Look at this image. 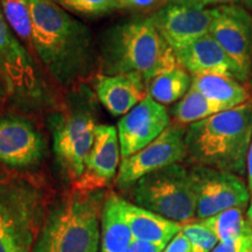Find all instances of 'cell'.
<instances>
[{
    "label": "cell",
    "mask_w": 252,
    "mask_h": 252,
    "mask_svg": "<svg viewBox=\"0 0 252 252\" xmlns=\"http://www.w3.org/2000/svg\"><path fill=\"white\" fill-rule=\"evenodd\" d=\"M34 54L56 83L76 88L94 76L99 53L90 28L52 0H26Z\"/></svg>",
    "instance_id": "cell-1"
},
{
    "label": "cell",
    "mask_w": 252,
    "mask_h": 252,
    "mask_svg": "<svg viewBox=\"0 0 252 252\" xmlns=\"http://www.w3.org/2000/svg\"><path fill=\"white\" fill-rule=\"evenodd\" d=\"M98 53L100 74L137 72L146 83L179 65L175 52L150 18L122 21L106 28L100 36Z\"/></svg>",
    "instance_id": "cell-2"
},
{
    "label": "cell",
    "mask_w": 252,
    "mask_h": 252,
    "mask_svg": "<svg viewBox=\"0 0 252 252\" xmlns=\"http://www.w3.org/2000/svg\"><path fill=\"white\" fill-rule=\"evenodd\" d=\"M252 140V102L242 104L190 124L186 131L187 159L204 166L243 175Z\"/></svg>",
    "instance_id": "cell-3"
},
{
    "label": "cell",
    "mask_w": 252,
    "mask_h": 252,
    "mask_svg": "<svg viewBox=\"0 0 252 252\" xmlns=\"http://www.w3.org/2000/svg\"><path fill=\"white\" fill-rule=\"evenodd\" d=\"M103 189H75L47 216L33 252H98Z\"/></svg>",
    "instance_id": "cell-4"
},
{
    "label": "cell",
    "mask_w": 252,
    "mask_h": 252,
    "mask_svg": "<svg viewBox=\"0 0 252 252\" xmlns=\"http://www.w3.org/2000/svg\"><path fill=\"white\" fill-rule=\"evenodd\" d=\"M96 94L87 84L74 88L62 106L47 116L53 150L64 174L76 185L86 169L96 127Z\"/></svg>",
    "instance_id": "cell-5"
},
{
    "label": "cell",
    "mask_w": 252,
    "mask_h": 252,
    "mask_svg": "<svg viewBox=\"0 0 252 252\" xmlns=\"http://www.w3.org/2000/svg\"><path fill=\"white\" fill-rule=\"evenodd\" d=\"M0 75L9 102L27 113L42 112L55 105V96L34 62V56L6 23L0 5Z\"/></svg>",
    "instance_id": "cell-6"
},
{
    "label": "cell",
    "mask_w": 252,
    "mask_h": 252,
    "mask_svg": "<svg viewBox=\"0 0 252 252\" xmlns=\"http://www.w3.org/2000/svg\"><path fill=\"white\" fill-rule=\"evenodd\" d=\"M45 210V194L33 182L0 174V252L33 250Z\"/></svg>",
    "instance_id": "cell-7"
},
{
    "label": "cell",
    "mask_w": 252,
    "mask_h": 252,
    "mask_svg": "<svg viewBox=\"0 0 252 252\" xmlns=\"http://www.w3.org/2000/svg\"><path fill=\"white\" fill-rule=\"evenodd\" d=\"M137 206L186 224L196 219V200L189 169L181 163L167 166L131 186Z\"/></svg>",
    "instance_id": "cell-8"
},
{
    "label": "cell",
    "mask_w": 252,
    "mask_h": 252,
    "mask_svg": "<svg viewBox=\"0 0 252 252\" xmlns=\"http://www.w3.org/2000/svg\"><path fill=\"white\" fill-rule=\"evenodd\" d=\"M196 200V219L206 220L230 208H245L250 191L241 176L204 166L189 169Z\"/></svg>",
    "instance_id": "cell-9"
},
{
    "label": "cell",
    "mask_w": 252,
    "mask_h": 252,
    "mask_svg": "<svg viewBox=\"0 0 252 252\" xmlns=\"http://www.w3.org/2000/svg\"><path fill=\"white\" fill-rule=\"evenodd\" d=\"M186 131V126L171 124L146 147L123 159L116 176L117 186L131 187L143 176L187 159Z\"/></svg>",
    "instance_id": "cell-10"
},
{
    "label": "cell",
    "mask_w": 252,
    "mask_h": 252,
    "mask_svg": "<svg viewBox=\"0 0 252 252\" xmlns=\"http://www.w3.org/2000/svg\"><path fill=\"white\" fill-rule=\"evenodd\" d=\"M209 34L219 43L249 82L252 68V17L242 6L224 5L214 7Z\"/></svg>",
    "instance_id": "cell-11"
},
{
    "label": "cell",
    "mask_w": 252,
    "mask_h": 252,
    "mask_svg": "<svg viewBox=\"0 0 252 252\" xmlns=\"http://www.w3.org/2000/svg\"><path fill=\"white\" fill-rule=\"evenodd\" d=\"M46 140L40 128L25 116L0 113V165L24 169L42 161Z\"/></svg>",
    "instance_id": "cell-12"
},
{
    "label": "cell",
    "mask_w": 252,
    "mask_h": 252,
    "mask_svg": "<svg viewBox=\"0 0 252 252\" xmlns=\"http://www.w3.org/2000/svg\"><path fill=\"white\" fill-rule=\"evenodd\" d=\"M149 18L163 40L174 52H179L209 34L214 8L200 9L166 2Z\"/></svg>",
    "instance_id": "cell-13"
},
{
    "label": "cell",
    "mask_w": 252,
    "mask_h": 252,
    "mask_svg": "<svg viewBox=\"0 0 252 252\" xmlns=\"http://www.w3.org/2000/svg\"><path fill=\"white\" fill-rule=\"evenodd\" d=\"M169 125L171 117L167 109L147 96L118 122L117 131L123 159L146 147Z\"/></svg>",
    "instance_id": "cell-14"
},
{
    "label": "cell",
    "mask_w": 252,
    "mask_h": 252,
    "mask_svg": "<svg viewBox=\"0 0 252 252\" xmlns=\"http://www.w3.org/2000/svg\"><path fill=\"white\" fill-rule=\"evenodd\" d=\"M121 157L117 128L112 125H96L94 145L87 159L86 169L74 188L94 190L108 186L117 176Z\"/></svg>",
    "instance_id": "cell-15"
},
{
    "label": "cell",
    "mask_w": 252,
    "mask_h": 252,
    "mask_svg": "<svg viewBox=\"0 0 252 252\" xmlns=\"http://www.w3.org/2000/svg\"><path fill=\"white\" fill-rule=\"evenodd\" d=\"M91 82L97 100L115 117H123L149 96L146 81L137 72L118 75L99 72Z\"/></svg>",
    "instance_id": "cell-16"
},
{
    "label": "cell",
    "mask_w": 252,
    "mask_h": 252,
    "mask_svg": "<svg viewBox=\"0 0 252 252\" xmlns=\"http://www.w3.org/2000/svg\"><path fill=\"white\" fill-rule=\"evenodd\" d=\"M179 65L191 76L195 75H220L235 78L244 83L235 63L220 48L216 40L207 34L186 48L175 52Z\"/></svg>",
    "instance_id": "cell-17"
},
{
    "label": "cell",
    "mask_w": 252,
    "mask_h": 252,
    "mask_svg": "<svg viewBox=\"0 0 252 252\" xmlns=\"http://www.w3.org/2000/svg\"><path fill=\"white\" fill-rule=\"evenodd\" d=\"M121 207L134 241L167 245L182 230L180 223L144 209L122 197Z\"/></svg>",
    "instance_id": "cell-18"
},
{
    "label": "cell",
    "mask_w": 252,
    "mask_h": 252,
    "mask_svg": "<svg viewBox=\"0 0 252 252\" xmlns=\"http://www.w3.org/2000/svg\"><path fill=\"white\" fill-rule=\"evenodd\" d=\"M133 241L123 214L121 196L110 191L105 195L100 217V252H124Z\"/></svg>",
    "instance_id": "cell-19"
},
{
    "label": "cell",
    "mask_w": 252,
    "mask_h": 252,
    "mask_svg": "<svg viewBox=\"0 0 252 252\" xmlns=\"http://www.w3.org/2000/svg\"><path fill=\"white\" fill-rule=\"evenodd\" d=\"M191 88L209 99L223 104L228 110L251 99V87L228 76L195 75L191 76Z\"/></svg>",
    "instance_id": "cell-20"
},
{
    "label": "cell",
    "mask_w": 252,
    "mask_h": 252,
    "mask_svg": "<svg viewBox=\"0 0 252 252\" xmlns=\"http://www.w3.org/2000/svg\"><path fill=\"white\" fill-rule=\"evenodd\" d=\"M191 75L181 67L163 71L147 83V93L156 102L167 105L178 103L190 90Z\"/></svg>",
    "instance_id": "cell-21"
},
{
    "label": "cell",
    "mask_w": 252,
    "mask_h": 252,
    "mask_svg": "<svg viewBox=\"0 0 252 252\" xmlns=\"http://www.w3.org/2000/svg\"><path fill=\"white\" fill-rule=\"evenodd\" d=\"M225 110L228 109L223 104L209 99L190 87L184 98L173 106L171 113L174 124L189 126Z\"/></svg>",
    "instance_id": "cell-22"
},
{
    "label": "cell",
    "mask_w": 252,
    "mask_h": 252,
    "mask_svg": "<svg viewBox=\"0 0 252 252\" xmlns=\"http://www.w3.org/2000/svg\"><path fill=\"white\" fill-rule=\"evenodd\" d=\"M202 222L216 235L220 242H234L252 236V224L244 216V208H230L202 220Z\"/></svg>",
    "instance_id": "cell-23"
},
{
    "label": "cell",
    "mask_w": 252,
    "mask_h": 252,
    "mask_svg": "<svg viewBox=\"0 0 252 252\" xmlns=\"http://www.w3.org/2000/svg\"><path fill=\"white\" fill-rule=\"evenodd\" d=\"M6 23L20 40V42L34 55L33 23L26 0H0Z\"/></svg>",
    "instance_id": "cell-24"
},
{
    "label": "cell",
    "mask_w": 252,
    "mask_h": 252,
    "mask_svg": "<svg viewBox=\"0 0 252 252\" xmlns=\"http://www.w3.org/2000/svg\"><path fill=\"white\" fill-rule=\"evenodd\" d=\"M68 13L84 18H99L119 8L117 0H52Z\"/></svg>",
    "instance_id": "cell-25"
},
{
    "label": "cell",
    "mask_w": 252,
    "mask_h": 252,
    "mask_svg": "<svg viewBox=\"0 0 252 252\" xmlns=\"http://www.w3.org/2000/svg\"><path fill=\"white\" fill-rule=\"evenodd\" d=\"M181 232L190 244V252H212L220 243L216 235L202 220L182 224Z\"/></svg>",
    "instance_id": "cell-26"
},
{
    "label": "cell",
    "mask_w": 252,
    "mask_h": 252,
    "mask_svg": "<svg viewBox=\"0 0 252 252\" xmlns=\"http://www.w3.org/2000/svg\"><path fill=\"white\" fill-rule=\"evenodd\" d=\"M241 0H168L167 2L182 6H188L193 8H214L224 5H235L238 4ZM165 5V4H163Z\"/></svg>",
    "instance_id": "cell-27"
},
{
    "label": "cell",
    "mask_w": 252,
    "mask_h": 252,
    "mask_svg": "<svg viewBox=\"0 0 252 252\" xmlns=\"http://www.w3.org/2000/svg\"><path fill=\"white\" fill-rule=\"evenodd\" d=\"M252 248L251 237L239 238L234 242H220L212 252H249Z\"/></svg>",
    "instance_id": "cell-28"
},
{
    "label": "cell",
    "mask_w": 252,
    "mask_h": 252,
    "mask_svg": "<svg viewBox=\"0 0 252 252\" xmlns=\"http://www.w3.org/2000/svg\"><path fill=\"white\" fill-rule=\"evenodd\" d=\"M119 8L126 9H135V11H143V9H149L156 6L161 0H117Z\"/></svg>",
    "instance_id": "cell-29"
},
{
    "label": "cell",
    "mask_w": 252,
    "mask_h": 252,
    "mask_svg": "<svg viewBox=\"0 0 252 252\" xmlns=\"http://www.w3.org/2000/svg\"><path fill=\"white\" fill-rule=\"evenodd\" d=\"M162 252H190V244L182 232H179L174 238L166 245Z\"/></svg>",
    "instance_id": "cell-30"
},
{
    "label": "cell",
    "mask_w": 252,
    "mask_h": 252,
    "mask_svg": "<svg viewBox=\"0 0 252 252\" xmlns=\"http://www.w3.org/2000/svg\"><path fill=\"white\" fill-rule=\"evenodd\" d=\"M166 245L153 244L147 242L133 241L132 244L124 252H162Z\"/></svg>",
    "instance_id": "cell-31"
},
{
    "label": "cell",
    "mask_w": 252,
    "mask_h": 252,
    "mask_svg": "<svg viewBox=\"0 0 252 252\" xmlns=\"http://www.w3.org/2000/svg\"><path fill=\"white\" fill-rule=\"evenodd\" d=\"M247 175H248V188L249 191L252 194V140L249 147V152L247 157Z\"/></svg>",
    "instance_id": "cell-32"
},
{
    "label": "cell",
    "mask_w": 252,
    "mask_h": 252,
    "mask_svg": "<svg viewBox=\"0 0 252 252\" xmlns=\"http://www.w3.org/2000/svg\"><path fill=\"white\" fill-rule=\"evenodd\" d=\"M7 102H9L7 87H6L4 78L0 75V111H1V109L7 104Z\"/></svg>",
    "instance_id": "cell-33"
},
{
    "label": "cell",
    "mask_w": 252,
    "mask_h": 252,
    "mask_svg": "<svg viewBox=\"0 0 252 252\" xmlns=\"http://www.w3.org/2000/svg\"><path fill=\"white\" fill-rule=\"evenodd\" d=\"M247 217L249 220V222L252 224V198H251V202H250V206H249V209L247 212Z\"/></svg>",
    "instance_id": "cell-34"
},
{
    "label": "cell",
    "mask_w": 252,
    "mask_h": 252,
    "mask_svg": "<svg viewBox=\"0 0 252 252\" xmlns=\"http://www.w3.org/2000/svg\"><path fill=\"white\" fill-rule=\"evenodd\" d=\"M243 2L249 9H251L252 11V0H243Z\"/></svg>",
    "instance_id": "cell-35"
},
{
    "label": "cell",
    "mask_w": 252,
    "mask_h": 252,
    "mask_svg": "<svg viewBox=\"0 0 252 252\" xmlns=\"http://www.w3.org/2000/svg\"><path fill=\"white\" fill-rule=\"evenodd\" d=\"M249 82H250V87L252 89V68H251V72H250V77H249Z\"/></svg>",
    "instance_id": "cell-36"
},
{
    "label": "cell",
    "mask_w": 252,
    "mask_h": 252,
    "mask_svg": "<svg viewBox=\"0 0 252 252\" xmlns=\"http://www.w3.org/2000/svg\"><path fill=\"white\" fill-rule=\"evenodd\" d=\"M167 1H168V0H161V4H166Z\"/></svg>",
    "instance_id": "cell-37"
},
{
    "label": "cell",
    "mask_w": 252,
    "mask_h": 252,
    "mask_svg": "<svg viewBox=\"0 0 252 252\" xmlns=\"http://www.w3.org/2000/svg\"><path fill=\"white\" fill-rule=\"evenodd\" d=\"M251 102H252V97H251Z\"/></svg>",
    "instance_id": "cell-38"
},
{
    "label": "cell",
    "mask_w": 252,
    "mask_h": 252,
    "mask_svg": "<svg viewBox=\"0 0 252 252\" xmlns=\"http://www.w3.org/2000/svg\"><path fill=\"white\" fill-rule=\"evenodd\" d=\"M251 252H252V248H251Z\"/></svg>",
    "instance_id": "cell-39"
}]
</instances>
